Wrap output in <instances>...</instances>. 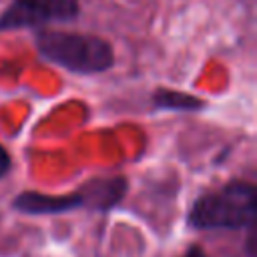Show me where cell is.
Wrapping results in <instances>:
<instances>
[{
	"label": "cell",
	"instance_id": "277c9868",
	"mask_svg": "<svg viewBox=\"0 0 257 257\" xmlns=\"http://www.w3.org/2000/svg\"><path fill=\"white\" fill-rule=\"evenodd\" d=\"M14 209L30 215H56L64 211H72L76 207H84L80 191L72 195H42V193H32L26 191L14 199Z\"/></svg>",
	"mask_w": 257,
	"mask_h": 257
},
{
	"label": "cell",
	"instance_id": "7a4b0ae2",
	"mask_svg": "<svg viewBox=\"0 0 257 257\" xmlns=\"http://www.w3.org/2000/svg\"><path fill=\"white\" fill-rule=\"evenodd\" d=\"M255 211V187L251 183L233 181L199 197L189 211V223L197 229L253 227Z\"/></svg>",
	"mask_w": 257,
	"mask_h": 257
},
{
	"label": "cell",
	"instance_id": "ba28073f",
	"mask_svg": "<svg viewBox=\"0 0 257 257\" xmlns=\"http://www.w3.org/2000/svg\"><path fill=\"white\" fill-rule=\"evenodd\" d=\"M183 257H207V255H205V253H203L199 247H191V249H189V251H187Z\"/></svg>",
	"mask_w": 257,
	"mask_h": 257
},
{
	"label": "cell",
	"instance_id": "5b68a950",
	"mask_svg": "<svg viewBox=\"0 0 257 257\" xmlns=\"http://www.w3.org/2000/svg\"><path fill=\"white\" fill-rule=\"evenodd\" d=\"M126 191V181L122 177H110V179H92L82 189V201L86 207L92 209H110L116 205Z\"/></svg>",
	"mask_w": 257,
	"mask_h": 257
},
{
	"label": "cell",
	"instance_id": "3957f363",
	"mask_svg": "<svg viewBox=\"0 0 257 257\" xmlns=\"http://www.w3.org/2000/svg\"><path fill=\"white\" fill-rule=\"evenodd\" d=\"M78 12V0H12L0 14V32L14 28H38L52 22H72Z\"/></svg>",
	"mask_w": 257,
	"mask_h": 257
},
{
	"label": "cell",
	"instance_id": "52a82bcc",
	"mask_svg": "<svg viewBox=\"0 0 257 257\" xmlns=\"http://www.w3.org/2000/svg\"><path fill=\"white\" fill-rule=\"evenodd\" d=\"M10 167H12V161H10V155H8V151L0 145V179L10 171Z\"/></svg>",
	"mask_w": 257,
	"mask_h": 257
},
{
	"label": "cell",
	"instance_id": "6da1fadb",
	"mask_svg": "<svg viewBox=\"0 0 257 257\" xmlns=\"http://www.w3.org/2000/svg\"><path fill=\"white\" fill-rule=\"evenodd\" d=\"M36 48L46 60L74 74H98L114 64L110 42L94 34L42 28L36 34Z\"/></svg>",
	"mask_w": 257,
	"mask_h": 257
},
{
	"label": "cell",
	"instance_id": "8992f818",
	"mask_svg": "<svg viewBox=\"0 0 257 257\" xmlns=\"http://www.w3.org/2000/svg\"><path fill=\"white\" fill-rule=\"evenodd\" d=\"M153 104L161 110H199L205 106V100L195 94L161 88L153 94Z\"/></svg>",
	"mask_w": 257,
	"mask_h": 257
}]
</instances>
